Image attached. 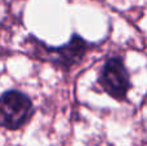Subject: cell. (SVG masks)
<instances>
[{
	"label": "cell",
	"mask_w": 147,
	"mask_h": 146,
	"mask_svg": "<svg viewBox=\"0 0 147 146\" xmlns=\"http://www.w3.org/2000/svg\"><path fill=\"white\" fill-rule=\"evenodd\" d=\"M32 113L31 100L22 92L7 91L0 96V126L17 129L30 119Z\"/></svg>",
	"instance_id": "obj_1"
},
{
	"label": "cell",
	"mask_w": 147,
	"mask_h": 146,
	"mask_svg": "<svg viewBox=\"0 0 147 146\" xmlns=\"http://www.w3.org/2000/svg\"><path fill=\"white\" fill-rule=\"evenodd\" d=\"M99 83L110 96L117 100L125 97L130 87V82L128 71L125 70L121 59L114 57L106 62L99 78Z\"/></svg>",
	"instance_id": "obj_2"
},
{
	"label": "cell",
	"mask_w": 147,
	"mask_h": 146,
	"mask_svg": "<svg viewBox=\"0 0 147 146\" xmlns=\"http://www.w3.org/2000/svg\"><path fill=\"white\" fill-rule=\"evenodd\" d=\"M86 44L80 36H72V39L61 48H51L49 53L54 56V61L63 66H71L84 56Z\"/></svg>",
	"instance_id": "obj_3"
}]
</instances>
